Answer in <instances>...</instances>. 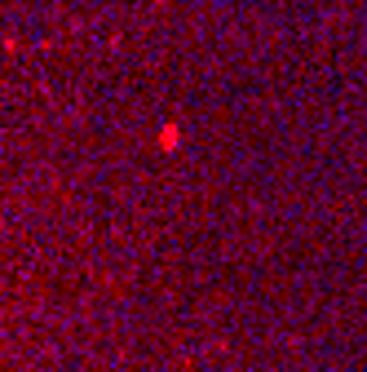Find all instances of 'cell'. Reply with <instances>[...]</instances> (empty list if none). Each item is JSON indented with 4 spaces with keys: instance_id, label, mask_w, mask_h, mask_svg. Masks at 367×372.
Masks as SVG:
<instances>
[{
    "instance_id": "1",
    "label": "cell",
    "mask_w": 367,
    "mask_h": 372,
    "mask_svg": "<svg viewBox=\"0 0 367 372\" xmlns=\"http://www.w3.org/2000/svg\"><path fill=\"white\" fill-rule=\"evenodd\" d=\"M177 138H181V134H177V124H164V129H160V147H164V151H173V147H177Z\"/></svg>"
}]
</instances>
